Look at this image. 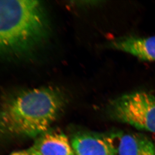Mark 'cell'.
<instances>
[{
	"instance_id": "1",
	"label": "cell",
	"mask_w": 155,
	"mask_h": 155,
	"mask_svg": "<svg viewBox=\"0 0 155 155\" xmlns=\"http://www.w3.org/2000/svg\"><path fill=\"white\" fill-rule=\"evenodd\" d=\"M66 101L64 92L51 86L9 94L0 104V132L12 136H40L47 132Z\"/></svg>"
},
{
	"instance_id": "2",
	"label": "cell",
	"mask_w": 155,
	"mask_h": 155,
	"mask_svg": "<svg viewBox=\"0 0 155 155\" xmlns=\"http://www.w3.org/2000/svg\"><path fill=\"white\" fill-rule=\"evenodd\" d=\"M49 33L41 2L0 0V55L29 54L45 42Z\"/></svg>"
},
{
	"instance_id": "3",
	"label": "cell",
	"mask_w": 155,
	"mask_h": 155,
	"mask_svg": "<svg viewBox=\"0 0 155 155\" xmlns=\"http://www.w3.org/2000/svg\"><path fill=\"white\" fill-rule=\"evenodd\" d=\"M109 110L119 121L155 133V95L144 91L126 94L111 101Z\"/></svg>"
},
{
	"instance_id": "4",
	"label": "cell",
	"mask_w": 155,
	"mask_h": 155,
	"mask_svg": "<svg viewBox=\"0 0 155 155\" xmlns=\"http://www.w3.org/2000/svg\"><path fill=\"white\" fill-rule=\"evenodd\" d=\"M109 47L127 53L142 60L155 62V36H127L113 40Z\"/></svg>"
},
{
	"instance_id": "5",
	"label": "cell",
	"mask_w": 155,
	"mask_h": 155,
	"mask_svg": "<svg viewBox=\"0 0 155 155\" xmlns=\"http://www.w3.org/2000/svg\"><path fill=\"white\" fill-rule=\"evenodd\" d=\"M71 145L76 155H116L112 138L82 134L74 137Z\"/></svg>"
},
{
	"instance_id": "6",
	"label": "cell",
	"mask_w": 155,
	"mask_h": 155,
	"mask_svg": "<svg viewBox=\"0 0 155 155\" xmlns=\"http://www.w3.org/2000/svg\"><path fill=\"white\" fill-rule=\"evenodd\" d=\"M112 138L118 155H155L154 143L145 135L122 134Z\"/></svg>"
},
{
	"instance_id": "7",
	"label": "cell",
	"mask_w": 155,
	"mask_h": 155,
	"mask_svg": "<svg viewBox=\"0 0 155 155\" xmlns=\"http://www.w3.org/2000/svg\"><path fill=\"white\" fill-rule=\"evenodd\" d=\"M32 147L42 155H75L67 137L59 132L43 134Z\"/></svg>"
},
{
	"instance_id": "8",
	"label": "cell",
	"mask_w": 155,
	"mask_h": 155,
	"mask_svg": "<svg viewBox=\"0 0 155 155\" xmlns=\"http://www.w3.org/2000/svg\"><path fill=\"white\" fill-rule=\"evenodd\" d=\"M10 155H42L36 151L33 147L27 149L22 150L20 151H16Z\"/></svg>"
}]
</instances>
